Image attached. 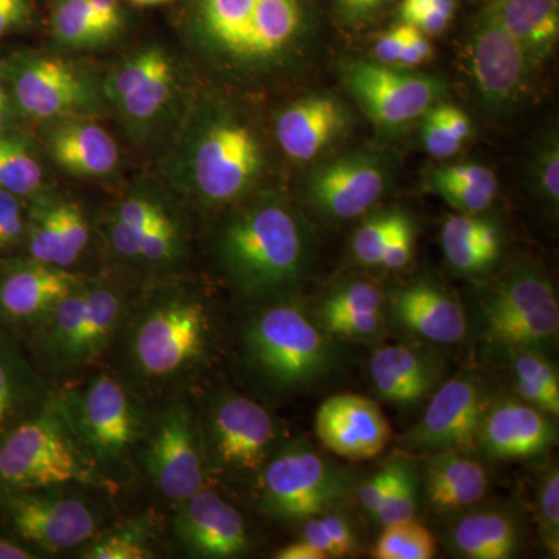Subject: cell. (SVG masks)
<instances>
[{"label":"cell","instance_id":"6da1fadb","mask_svg":"<svg viewBox=\"0 0 559 559\" xmlns=\"http://www.w3.org/2000/svg\"><path fill=\"white\" fill-rule=\"evenodd\" d=\"M213 245L231 285L260 301L288 296L307 274L312 257L310 226L277 194H263L230 213Z\"/></svg>","mask_w":559,"mask_h":559},{"label":"cell","instance_id":"7a4b0ae2","mask_svg":"<svg viewBox=\"0 0 559 559\" xmlns=\"http://www.w3.org/2000/svg\"><path fill=\"white\" fill-rule=\"evenodd\" d=\"M207 305L178 285L150 290L131 304L119 334L124 380L139 393H160L189 380L212 345Z\"/></svg>","mask_w":559,"mask_h":559},{"label":"cell","instance_id":"3957f363","mask_svg":"<svg viewBox=\"0 0 559 559\" xmlns=\"http://www.w3.org/2000/svg\"><path fill=\"white\" fill-rule=\"evenodd\" d=\"M314 312L293 297L264 301L242 325L246 364L277 392L310 388L333 370L337 349Z\"/></svg>","mask_w":559,"mask_h":559},{"label":"cell","instance_id":"277c9868","mask_svg":"<svg viewBox=\"0 0 559 559\" xmlns=\"http://www.w3.org/2000/svg\"><path fill=\"white\" fill-rule=\"evenodd\" d=\"M84 451L108 484L127 477L153 415L123 377L100 370L57 390Z\"/></svg>","mask_w":559,"mask_h":559},{"label":"cell","instance_id":"5b68a950","mask_svg":"<svg viewBox=\"0 0 559 559\" xmlns=\"http://www.w3.org/2000/svg\"><path fill=\"white\" fill-rule=\"evenodd\" d=\"M108 487L70 425L57 390L0 441V495L53 485Z\"/></svg>","mask_w":559,"mask_h":559},{"label":"cell","instance_id":"8992f818","mask_svg":"<svg viewBox=\"0 0 559 559\" xmlns=\"http://www.w3.org/2000/svg\"><path fill=\"white\" fill-rule=\"evenodd\" d=\"M87 485H53L0 495L2 530L46 555L81 549L103 530L105 510Z\"/></svg>","mask_w":559,"mask_h":559},{"label":"cell","instance_id":"52a82bcc","mask_svg":"<svg viewBox=\"0 0 559 559\" xmlns=\"http://www.w3.org/2000/svg\"><path fill=\"white\" fill-rule=\"evenodd\" d=\"M186 182L205 205L241 200L263 170V150L249 123L219 112L198 124L186 151Z\"/></svg>","mask_w":559,"mask_h":559},{"label":"cell","instance_id":"ba28073f","mask_svg":"<svg viewBox=\"0 0 559 559\" xmlns=\"http://www.w3.org/2000/svg\"><path fill=\"white\" fill-rule=\"evenodd\" d=\"M480 330L491 347L546 352L558 340L559 307L550 280L536 267H514L479 299Z\"/></svg>","mask_w":559,"mask_h":559},{"label":"cell","instance_id":"9c48e42d","mask_svg":"<svg viewBox=\"0 0 559 559\" xmlns=\"http://www.w3.org/2000/svg\"><path fill=\"white\" fill-rule=\"evenodd\" d=\"M353 476L307 441L280 444L257 476L261 509L283 521H305L347 498Z\"/></svg>","mask_w":559,"mask_h":559},{"label":"cell","instance_id":"30bf717a","mask_svg":"<svg viewBox=\"0 0 559 559\" xmlns=\"http://www.w3.org/2000/svg\"><path fill=\"white\" fill-rule=\"evenodd\" d=\"M200 21L216 47L240 60L277 57L305 25L301 0H200Z\"/></svg>","mask_w":559,"mask_h":559},{"label":"cell","instance_id":"8fae6325","mask_svg":"<svg viewBox=\"0 0 559 559\" xmlns=\"http://www.w3.org/2000/svg\"><path fill=\"white\" fill-rule=\"evenodd\" d=\"M138 460L162 498L180 503L207 487L201 423L190 404L175 401L153 415Z\"/></svg>","mask_w":559,"mask_h":559},{"label":"cell","instance_id":"7c38bea8","mask_svg":"<svg viewBox=\"0 0 559 559\" xmlns=\"http://www.w3.org/2000/svg\"><path fill=\"white\" fill-rule=\"evenodd\" d=\"M209 468L259 476L280 448L277 423L266 407L238 393H221L200 418Z\"/></svg>","mask_w":559,"mask_h":559},{"label":"cell","instance_id":"4fadbf2b","mask_svg":"<svg viewBox=\"0 0 559 559\" xmlns=\"http://www.w3.org/2000/svg\"><path fill=\"white\" fill-rule=\"evenodd\" d=\"M345 86L378 128L403 130L421 119L443 94L437 76L406 72L378 61H352L344 69Z\"/></svg>","mask_w":559,"mask_h":559},{"label":"cell","instance_id":"5bb4252c","mask_svg":"<svg viewBox=\"0 0 559 559\" xmlns=\"http://www.w3.org/2000/svg\"><path fill=\"white\" fill-rule=\"evenodd\" d=\"M14 100L32 119L87 117L97 109L94 84L79 68L55 57H32L11 73Z\"/></svg>","mask_w":559,"mask_h":559},{"label":"cell","instance_id":"9a60e30c","mask_svg":"<svg viewBox=\"0 0 559 559\" xmlns=\"http://www.w3.org/2000/svg\"><path fill=\"white\" fill-rule=\"evenodd\" d=\"M488 404L484 384L471 374H459L437 388L421 419L401 444L429 452L474 447Z\"/></svg>","mask_w":559,"mask_h":559},{"label":"cell","instance_id":"2e32d148","mask_svg":"<svg viewBox=\"0 0 559 559\" xmlns=\"http://www.w3.org/2000/svg\"><path fill=\"white\" fill-rule=\"evenodd\" d=\"M536 61L487 11L469 46V68L480 100L489 110L511 108L528 87Z\"/></svg>","mask_w":559,"mask_h":559},{"label":"cell","instance_id":"e0dca14e","mask_svg":"<svg viewBox=\"0 0 559 559\" xmlns=\"http://www.w3.org/2000/svg\"><path fill=\"white\" fill-rule=\"evenodd\" d=\"M83 278L31 257L0 261V326L20 334L35 329Z\"/></svg>","mask_w":559,"mask_h":559},{"label":"cell","instance_id":"ac0fdd59","mask_svg":"<svg viewBox=\"0 0 559 559\" xmlns=\"http://www.w3.org/2000/svg\"><path fill=\"white\" fill-rule=\"evenodd\" d=\"M385 182L388 171L380 157L353 153L314 168L308 179V198L325 218L355 219L380 201Z\"/></svg>","mask_w":559,"mask_h":559},{"label":"cell","instance_id":"d6986e66","mask_svg":"<svg viewBox=\"0 0 559 559\" xmlns=\"http://www.w3.org/2000/svg\"><path fill=\"white\" fill-rule=\"evenodd\" d=\"M173 535L187 554L197 558H240L252 544L240 511L207 487L178 503Z\"/></svg>","mask_w":559,"mask_h":559},{"label":"cell","instance_id":"ffe728a7","mask_svg":"<svg viewBox=\"0 0 559 559\" xmlns=\"http://www.w3.org/2000/svg\"><path fill=\"white\" fill-rule=\"evenodd\" d=\"M316 436L341 457L367 460L388 447L390 426L373 401L345 393L323 401L316 414Z\"/></svg>","mask_w":559,"mask_h":559},{"label":"cell","instance_id":"44dd1931","mask_svg":"<svg viewBox=\"0 0 559 559\" xmlns=\"http://www.w3.org/2000/svg\"><path fill=\"white\" fill-rule=\"evenodd\" d=\"M385 314L404 331L432 344H457L468 331V318L454 296L429 280L401 286L385 299Z\"/></svg>","mask_w":559,"mask_h":559},{"label":"cell","instance_id":"7402d4cb","mask_svg":"<svg viewBox=\"0 0 559 559\" xmlns=\"http://www.w3.org/2000/svg\"><path fill=\"white\" fill-rule=\"evenodd\" d=\"M538 407L522 400L489 401L476 444L489 459L538 457L557 441V428Z\"/></svg>","mask_w":559,"mask_h":559},{"label":"cell","instance_id":"603a6c76","mask_svg":"<svg viewBox=\"0 0 559 559\" xmlns=\"http://www.w3.org/2000/svg\"><path fill=\"white\" fill-rule=\"evenodd\" d=\"M175 86L170 57L148 47L116 66L103 84V94L134 121H148L165 108Z\"/></svg>","mask_w":559,"mask_h":559},{"label":"cell","instance_id":"cb8c5ba5","mask_svg":"<svg viewBox=\"0 0 559 559\" xmlns=\"http://www.w3.org/2000/svg\"><path fill=\"white\" fill-rule=\"evenodd\" d=\"M90 242L91 224L79 204L36 198L27 213V257L70 271Z\"/></svg>","mask_w":559,"mask_h":559},{"label":"cell","instance_id":"d4e9b609","mask_svg":"<svg viewBox=\"0 0 559 559\" xmlns=\"http://www.w3.org/2000/svg\"><path fill=\"white\" fill-rule=\"evenodd\" d=\"M349 114L337 98L311 95L280 112L275 135L283 153L296 162H310L347 131Z\"/></svg>","mask_w":559,"mask_h":559},{"label":"cell","instance_id":"484cf974","mask_svg":"<svg viewBox=\"0 0 559 559\" xmlns=\"http://www.w3.org/2000/svg\"><path fill=\"white\" fill-rule=\"evenodd\" d=\"M50 392L22 334L0 326V441L31 417Z\"/></svg>","mask_w":559,"mask_h":559},{"label":"cell","instance_id":"4316f807","mask_svg":"<svg viewBox=\"0 0 559 559\" xmlns=\"http://www.w3.org/2000/svg\"><path fill=\"white\" fill-rule=\"evenodd\" d=\"M46 140L51 159L70 175L103 178L119 165L116 140L90 117L51 120Z\"/></svg>","mask_w":559,"mask_h":559},{"label":"cell","instance_id":"83f0119b","mask_svg":"<svg viewBox=\"0 0 559 559\" xmlns=\"http://www.w3.org/2000/svg\"><path fill=\"white\" fill-rule=\"evenodd\" d=\"M130 307L119 283L86 278V316L66 360L64 374L86 369L116 344Z\"/></svg>","mask_w":559,"mask_h":559},{"label":"cell","instance_id":"f1b7e54d","mask_svg":"<svg viewBox=\"0 0 559 559\" xmlns=\"http://www.w3.org/2000/svg\"><path fill=\"white\" fill-rule=\"evenodd\" d=\"M370 377L381 399L395 406L412 407L436 392L441 370L418 349L390 345L371 356Z\"/></svg>","mask_w":559,"mask_h":559},{"label":"cell","instance_id":"f546056e","mask_svg":"<svg viewBox=\"0 0 559 559\" xmlns=\"http://www.w3.org/2000/svg\"><path fill=\"white\" fill-rule=\"evenodd\" d=\"M423 491L437 511L469 509L485 498L488 474L463 450L433 451L423 466Z\"/></svg>","mask_w":559,"mask_h":559},{"label":"cell","instance_id":"4dcf8cb0","mask_svg":"<svg viewBox=\"0 0 559 559\" xmlns=\"http://www.w3.org/2000/svg\"><path fill=\"white\" fill-rule=\"evenodd\" d=\"M448 543L463 558L509 559L520 549L521 528L516 518L503 510L466 511L452 522Z\"/></svg>","mask_w":559,"mask_h":559},{"label":"cell","instance_id":"1f68e13d","mask_svg":"<svg viewBox=\"0 0 559 559\" xmlns=\"http://www.w3.org/2000/svg\"><path fill=\"white\" fill-rule=\"evenodd\" d=\"M441 246L452 270L465 275L485 274L502 253V231L479 213H460L444 221Z\"/></svg>","mask_w":559,"mask_h":559},{"label":"cell","instance_id":"d6a6232c","mask_svg":"<svg viewBox=\"0 0 559 559\" xmlns=\"http://www.w3.org/2000/svg\"><path fill=\"white\" fill-rule=\"evenodd\" d=\"M487 13L536 62L546 58L558 43L559 0H492Z\"/></svg>","mask_w":559,"mask_h":559},{"label":"cell","instance_id":"836d02e7","mask_svg":"<svg viewBox=\"0 0 559 559\" xmlns=\"http://www.w3.org/2000/svg\"><path fill=\"white\" fill-rule=\"evenodd\" d=\"M170 210L162 198L140 191L117 202L105 223L106 245L114 259L135 266L143 238Z\"/></svg>","mask_w":559,"mask_h":559},{"label":"cell","instance_id":"e575fe53","mask_svg":"<svg viewBox=\"0 0 559 559\" xmlns=\"http://www.w3.org/2000/svg\"><path fill=\"white\" fill-rule=\"evenodd\" d=\"M518 395L550 417L559 415V377L546 352L513 349L507 353Z\"/></svg>","mask_w":559,"mask_h":559},{"label":"cell","instance_id":"d590c367","mask_svg":"<svg viewBox=\"0 0 559 559\" xmlns=\"http://www.w3.org/2000/svg\"><path fill=\"white\" fill-rule=\"evenodd\" d=\"M157 524L153 513H143L134 520L121 522L110 530H102L86 546L81 547L83 559H148L156 557L153 543Z\"/></svg>","mask_w":559,"mask_h":559},{"label":"cell","instance_id":"8d00e7d4","mask_svg":"<svg viewBox=\"0 0 559 559\" xmlns=\"http://www.w3.org/2000/svg\"><path fill=\"white\" fill-rule=\"evenodd\" d=\"M43 178V168L27 143L0 132V190L17 198L35 197Z\"/></svg>","mask_w":559,"mask_h":559},{"label":"cell","instance_id":"74e56055","mask_svg":"<svg viewBox=\"0 0 559 559\" xmlns=\"http://www.w3.org/2000/svg\"><path fill=\"white\" fill-rule=\"evenodd\" d=\"M437 540L415 520L384 525L371 557L377 559H430L436 557Z\"/></svg>","mask_w":559,"mask_h":559},{"label":"cell","instance_id":"f35d334b","mask_svg":"<svg viewBox=\"0 0 559 559\" xmlns=\"http://www.w3.org/2000/svg\"><path fill=\"white\" fill-rule=\"evenodd\" d=\"M301 539L325 554L326 558L347 557L359 547L352 522L345 514L330 510L304 521Z\"/></svg>","mask_w":559,"mask_h":559},{"label":"cell","instance_id":"ab89813d","mask_svg":"<svg viewBox=\"0 0 559 559\" xmlns=\"http://www.w3.org/2000/svg\"><path fill=\"white\" fill-rule=\"evenodd\" d=\"M51 25L55 36L69 47H91L109 38L87 0H60Z\"/></svg>","mask_w":559,"mask_h":559},{"label":"cell","instance_id":"60d3db41","mask_svg":"<svg viewBox=\"0 0 559 559\" xmlns=\"http://www.w3.org/2000/svg\"><path fill=\"white\" fill-rule=\"evenodd\" d=\"M382 311H385V296L380 286L369 280L352 278L331 288L314 316L323 319L348 312Z\"/></svg>","mask_w":559,"mask_h":559},{"label":"cell","instance_id":"b9f144b4","mask_svg":"<svg viewBox=\"0 0 559 559\" xmlns=\"http://www.w3.org/2000/svg\"><path fill=\"white\" fill-rule=\"evenodd\" d=\"M419 496H421V477L414 463L403 459L399 477L390 489L388 498L381 503L374 521L380 522L384 527V525L415 520Z\"/></svg>","mask_w":559,"mask_h":559},{"label":"cell","instance_id":"7bdbcfd3","mask_svg":"<svg viewBox=\"0 0 559 559\" xmlns=\"http://www.w3.org/2000/svg\"><path fill=\"white\" fill-rule=\"evenodd\" d=\"M401 212H380L364 221L353 237V255L364 266H380L382 250L400 218Z\"/></svg>","mask_w":559,"mask_h":559},{"label":"cell","instance_id":"ee69618b","mask_svg":"<svg viewBox=\"0 0 559 559\" xmlns=\"http://www.w3.org/2000/svg\"><path fill=\"white\" fill-rule=\"evenodd\" d=\"M385 311L348 312L318 319L322 329L334 340L352 342H373L380 340L385 330Z\"/></svg>","mask_w":559,"mask_h":559},{"label":"cell","instance_id":"f6af8a7d","mask_svg":"<svg viewBox=\"0 0 559 559\" xmlns=\"http://www.w3.org/2000/svg\"><path fill=\"white\" fill-rule=\"evenodd\" d=\"M455 13V0H403L400 17L404 24L429 35L447 31Z\"/></svg>","mask_w":559,"mask_h":559},{"label":"cell","instance_id":"bcb514c9","mask_svg":"<svg viewBox=\"0 0 559 559\" xmlns=\"http://www.w3.org/2000/svg\"><path fill=\"white\" fill-rule=\"evenodd\" d=\"M538 521L544 544L551 555L559 554V473L557 466H551L538 489Z\"/></svg>","mask_w":559,"mask_h":559},{"label":"cell","instance_id":"7dc6e473","mask_svg":"<svg viewBox=\"0 0 559 559\" xmlns=\"http://www.w3.org/2000/svg\"><path fill=\"white\" fill-rule=\"evenodd\" d=\"M533 178L540 198L558 207L559 202V148L558 139L551 138L540 146L533 162Z\"/></svg>","mask_w":559,"mask_h":559},{"label":"cell","instance_id":"c3c4849f","mask_svg":"<svg viewBox=\"0 0 559 559\" xmlns=\"http://www.w3.org/2000/svg\"><path fill=\"white\" fill-rule=\"evenodd\" d=\"M428 189L443 198L460 213H481L495 201L498 190L451 182H428Z\"/></svg>","mask_w":559,"mask_h":559},{"label":"cell","instance_id":"681fc988","mask_svg":"<svg viewBox=\"0 0 559 559\" xmlns=\"http://www.w3.org/2000/svg\"><path fill=\"white\" fill-rule=\"evenodd\" d=\"M27 235V215L20 198L0 190V253L10 252L24 245Z\"/></svg>","mask_w":559,"mask_h":559},{"label":"cell","instance_id":"f907efd6","mask_svg":"<svg viewBox=\"0 0 559 559\" xmlns=\"http://www.w3.org/2000/svg\"><path fill=\"white\" fill-rule=\"evenodd\" d=\"M421 139L426 151L436 159H450L465 143L437 116L433 106L423 116Z\"/></svg>","mask_w":559,"mask_h":559},{"label":"cell","instance_id":"816d5d0a","mask_svg":"<svg viewBox=\"0 0 559 559\" xmlns=\"http://www.w3.org/2000/svg\"><path fill=\"white\" fill-rule=\"evenodd\" d=\"M415 227L409 216L400 213V218L382 250L380 266L389 271L403 270L414 253Z\"/></svg>","mask_w":559,"mask_h":559},{"label":"cell","instance_id":"f5cc1de1","mask_svg":"<svg viewBox=\"0 0 559 559\" xmlns=\"http://www.w3.org/2000/svg\"><path fill=\"white\" fill-rule=\"evenodd\" d=\"M401 463H403V459L390 460L388 465H384V468L377 471L373 476L369 477V480L360 485L359 503L362 510L366 511L367 516H370L371 520H374L381 503L388 498L390 489H392L393 484H395Z\"/></svg>","mask_w":559,"mask_h":559},{"label":"cell","instance_id":"db71d44e","mask_svg":"<svg viewBox=\"0 0 559 559\" xmlns=\"http://www.w3.org/2000/svg\"><path fill=\"white\" fill-rule=\"evenodd\" d=\"M426 182L462 183V186L498 190V179H496L495 173L480 164H462L436 168V170L429 173Z\"/></svg>","mask_w":559,"mask_h":559},{"label":"cell","instance_id":"11a10c76","mask_svg":"<svg viewBox=\"0 0 559 559\" xmlns=\"http://www.w3.org/2000/svg\"><path fill=\"white\" fill-rule=\"evenodd\" d=\"M409 32L411 25L401 22V24L395 25V27L380 36L373 47L374 60L381 62V64L399 68L403 51L406 49Z\"/></svg>","mask_w":559,"mask_h":559},{"label":"cell","instance_id":"9f6ffc18","mask_svg":"<svg viewBox=\"0 0 559 559\" xmlns=\"http://www.w3.org/2000/svg\"><path fill=\"white\" fill-rule=\"evenodd\" d=\"M432 44L429 43L428 36L412 27L409 38H407L406 49L403 51L399 68H415L423 64L432 57Z\"/></svg>","mask_w":559,"mask_h":559},{"label":"cell","instance_id":"6f0895ef","mask_svg":"<svg viewBox=\"0 0 559 559\" xmlns=\"http://www.w3.org/2000/svg\"><path fill=\"white\" fill-rule=\"evenodd\" d=\"M393 0H336L342 16L349 21H367L384 10Z\"/></svg>","mask_w":559,"mask_h":559},{"label":"cell","instance_id":"680465c9","mask_svg":"<svg viewBox=\"0 0 559 559\" xmlns=\"http://www.w3.org/2000/svg\"><path fill=\"white\" fill-rule=\"evenodd\" d=\"M87 3L109 38L120 31L123 25V14H121L119 0H87Z\"/></svg>","mask_w":559,"mask_h":559},{"label":"cell","instance_id":"91938a15","mask_svg":"<svg viewBox=\"0 0 559 559\" xmlns=\"http://www.w3.org/2000/svg\"><path fill=\"white\" fill-rule=\"evenodd\" d=\"M28 16V0H0V36L20 27Z\"/></svg>","mask_w":559,"mask_h":559},{"label":"cell","instance_id":"94428289","mask_svg":"<svg viewBox=\"0 0 559 559\" xmlns=\"http://www.w3.org/2000/svg\"><path fill=\"white\" fill-rule=\"evenodd\" d=\"M433 110L462 142L469 139L473 127H471L469 117L462 109L455 108V106L440 105L433 106Z\"/></svg>","mask_w":559,"mask_h":559},{"label":"cell","instance_id":"6125c7cd","mask_svg":"<svg viewBox=\"0 0 559 559\" xmlns=\"http://www.w3.org/2000/svg\"><path fill=\"white\" fill-rule=\"evenodd\" d=\"M40 558L38 551L25 546L5 530H0V559H35Z\"/></svg>","mask_w":559,"mask_h":559},{"label":"cell","instance_id":"be15d7a7","mask_svg":"<svg viewBox=\"0 0 559 559\" xmlns=\"http://www.w3.org/2000/svg\"><path fill=\"white\" fill-rule=\"evenodd\" d=\"M277 559H329L325 554L312 547L307 540L300 539L299 543L289 544L283 547L277 554Z\"/></svg>","mask_w":559,"mask_h":559},{"label":"cell","instance_id":"e7e4bbea","mask_svg":"<svg viewBox=\"0 0 559 559\" xmlns=\"http://www.w3.org/2000/svg\"><path fill=\"white\" fill-rule=\"evenodd\" d=\"M10 120V106H0V132L5 130Z\"/></svg>","mask_w":559,"mask_h":559},{"label":"cell","instance_id":"03108f58","mask_svg":"<svg viewBox=\"0 0 559 559\" xmlns=\"http://www.w3.org/2000/svg\"><path fill=\"white\" fill-rule=\"evenodd\" d=\"M131 2L140 7H154L160 5V3L168 2V0H131Z\"/></svg>","mask_w":559,"mask_h":559},{"label":"cell","instance_id":"003e7915","mask_svg":"<svg viewBox=\"0 0 559 559\" xmlns=\"http://www.w3.org/2000/svg\"><path fill=\"white\" fill-rule=\"evenodd\" d=\"M0 106H10V97L7 91L0 86Z\"/></svg>","mask_w":559,"mask_h":559}]
</instances>
